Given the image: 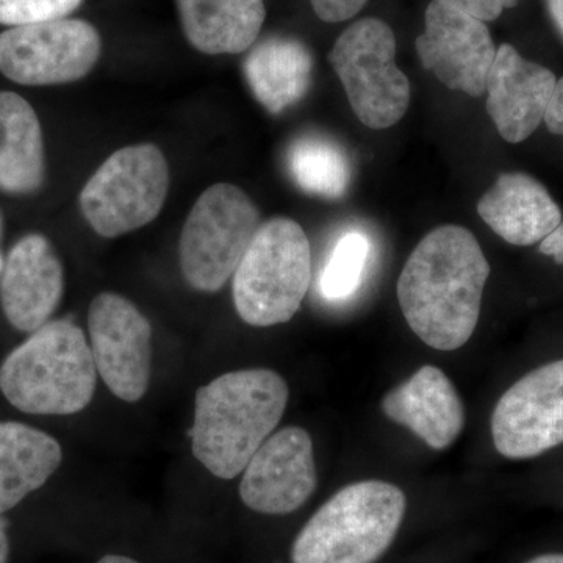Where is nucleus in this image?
Instances as JSON below:
<instances>
[{
    "mask_svg": "<svg viewBox=\"0 0 563 563\" xmlns=\"http://www.w3.org/2000/svg\"><path fill=\"white\" fill-rule=\"evenodd\" d=\"M488 277L490 265L473 232L454 224L433 229L399 276L407 324L433 350H459L476 331Z\"/></svg>",
    "mask_w": 563,
    "mask_h": 563,
    "instance_id": "1",
    "label": "nucleus"
},
{
    "mask_svg": "<svg viewBox=\"0 0 563 563\" xmlns=\"http://www.w3.org/2000/svg\"><path fill=\"white\" fill-rule=\"evenodd\" d=\"M288 396L284 377L266 368L225 373L198 388L192 454L220 479L239 476L279 424Z\"/></svg>",
    "mask_w": 563,
    "mask_h": 563,
    "instance_id": "2",
    "label": "nucleus"
},
{
    "mask_svg": "<svg viewBox=\"0 0 563 563\" xmlns=\"http://www.w3.org/2000/svg\"><path fill=\"white\" fill-rule=\"evenodd\" d=\"M98 369L79 325L49 321L10 352L0 366V391L18 410L73 415L90 406Z\"/></svg>",
    "mask_w": 563,
    "mask_h": 563,
    "instance_id": "3",
    "label": "nucleus"
},
{
    "mask_svg": "<svg viewBox=\"0 0 563 563\" xmlns=\"http://www.w3.org/2000/svg\"><path fill=\"white\" fill-rule=\"evenodd\" d=\"M407 499L401 488L362 481L322 504L296 537L292 563H374L398 536Z\"/></svg>",
    "mask_w": 563,
    "mask_h": 563,
    "instance_id": "4",
    "label": "nucleus"
},
{
    "mask_svg": "<svg viewBox=\"0 0 563 563\" xmlns=\"http://www.w3.org/2000/svg\"><path fill=\"white\" fill-rule=\"evenodd\" d=\"M312 282V250L301 224L277 217L263 222L233 274L236 313L255 328L288 322Z\"/></svg>",
    "mask_w": 563,
    "mask_h": 563,
    "instance_id": "5",
    "label": "nucleus"
},
{
    "mask_svg": "<svg viewBox=\"0 0 563 563\" xmlns=\"http://www.w3.org/2000/svg\"><path fill=\"white\" fill-rule=\"evenodd\" d=\"M329 63L363 125L383 131L402 120L412 87L396 66V35L387 22L379 18L352 22L329 52Z\"/></svg>",
    "mask_w": 563,
    "mask_h": 563,
    "instance_id": "6",
    "label": "nucleus"
},
{
    "mask_svg": "<svg viewBox=\"0 0 563 563\" xmlns=\"http://www.w3.org/2000/svg\"><path fill=\"white\" fill-rule=\"evenodd\" d=\"M261 211L240 187L217 184L192 207L180 236V266L195 290L220 291L261 228Z\"/></svg>",
    "mask_w": 563,
    "mask_h": 563,
    "instance_id": "7",
    "label": "nucleus"
},
{
    "mask_svg": "<svg viewBox=\"0 0 563 563\" xmlns=\"http://www.w3.org/2000/svg\"><path fill=\"white\" fill-rule=\"evenodd\" d=\"M169 190V166L154 144L122 147L111 154L80 192L92 231L106 239L150 224L161 214Z\"/></svg>",
    "mask_w": 563,
    "mask_h": 563,
    "instance_id": "8",
    "label": "nucleus"
},
{
    "mask_svg": "<svg viewBox=\"0 0 563 563\" xmlns=\"http://www.w3.org/2000/svg\"><path fill=\"white\" fill-rule=\"evenodd\" d=\"M102 40L84 20L20 25L0 33V73L27 87L70 84L101 58Z\"/></svg>",
    "mask_w": 563,
    "mask_h": 563,
    "instance_id": "9",
    "label": "nucleus"
},
{
    "mask_svg": "<svg viewBox=\"0 0 563 563\" xmlns=\"http://www.w3.org/2000/svg\"><path fill=\"white\" fill-rule=\"evenodd\" d=\"M496 451L521 461L563 444V358L517 380L496 404L492 417Z\"/></svg>",
    "mask_w": 563,
    "mask_h": 563,
    "instance_id": "10",
    "label": "nucleus"
},
{
    "mask_svg": "<svg viewBox=\"0 0 563 563\" xmlns=\"http://www.w3.org/2000/svg\"><path fill=\"white\" fill-rule=\"evenodd\" d=\"M88 332L96 369L109 390L125 402L146 395L152 369V325L124 296L92 299Z\"/></svg>",
    "mask_w": 563,
    "mask_h": 563,
    "instance_id": "11",
    "label": "nucleus"
},
{
    "mask_svg": "<svg viewBox=\"0 0 563 563\" xmlns=\"http://www.w3.org/2000/svg\"><path fill=\"white\" fill-rule=\"evenodd\" d=\"M415 47L421 65L444 87L483 98L498 51L485 22L443 0H431Z\"/></svg>",
    "mask_w": 563,
    "mask_h": 563,
    "instance_id": "12",
    "label": "nucleus"
},
{
    "mask_svg": "<svg viewBox=\"0 0 563 563\" xmlns=\"http://www.w3.org/2000/svg\"><path fill=\"white\" fill-rule=\"evenodd\" d=\"M317 488L312 437L298 426L272 433L243 472L240 496L265 515L295 512Z\"/></svg>",
    "mask_w": 563,
    "mask_h": 563,
    "instance_id": "13",
    "label": "nucleus"
},
{
    "mask_svg": "<svg viewBox=\"0 0 563 563\" xmlns=\"http://www.w3.org/2000/svg\"><path fill=\"white\" fill-rule=\"evenodd\" d=\"M63 291V265L46 236L32 233L11 247L0 273V303L14 329L35 332L47 324Z\"/></svg>",
    "mask_w": 563,
    "mask_h": 563,
    "instance_id": "14",
    "label": "nucleus"
},
{
    "mask_svg": "<svg viewBox=\"0 0 563 563\" xmlns=\"http://www.w3.org/2000/svg\"><path fill=\"white\" fill-rule=\"evenodd\" d=\"M558 77L553 70L521 57L501 44L487 79L488 117L504 141L523 143L540 128L553 98Z\"/></svg>",
    "mask_w": 563,
    "mask_h": 563,
    "instance_id": "15",
    "label": "nucleus"
},
{
    "mask_svg": "<svg viewBox=\"0 0 563 563\" xmlns=\"http://www.w3.org/2000/svg\"><path fill=\"white\" fill-rule=\"evenodd\" d=\"M383 410L437 451L450 448L465 426L461 396L450 377L432 365L421 366L409 380L387 393Z\"/></svg>",
    "mask_w": 563,
    "mask_h": 563,
    "instance_id": "16",
    "label": "nucleus"
},
{
    "mask_svg": "<svg viewBox=\"0 0 563 563\" xmlns=\"http://www.w3.org/2000/svg\"><path fill=\"white\" fill-rule=\"evenodd\" d=\"M477 213L512 246L542 243L561 224V207L542 181L526 173H504L477 202Z\"/></svg>",
    "mask_w": 563,
    "mask_h": 563,
    "instance_id": "17",
    "label": "nucleus"
},
{
    "mask_svg": "<svg viewBox=\"0 0 563 563\" xmlns=\"http://www.w3.org/2000/svg\"><path fill=\"white\" fill-rule=\"evenodd\" d=\"M185 38L207 55L242 54L257 43L265 0H176Z\"/></svg>",
    "mask_w": 563,
    "mask_h": 563,
    "instance_id": "18",
    "label": "nucleus"
},
{
    "mask_svg": "<svg viewBox=\"0 0 563 563\" xmlns=\"http://www.w3.org/2000/svg\"><path fill=\"white\" fill-rule=\"evenodd\" d=\"M243 68L252 95L269 113L277 114L309 91L313 57L302 41L269 36L251 47Z\"/></svg>",
    "mask_w": 563,
    "mask_h": 563,
    "instance_id": "19",
    "label": "nucleus"
},
{
    "mask_svg": "<svg viewBox=\"0 0 563 563\" xmlns=\"http://www.w3.org/2000/svg\"><path fill=\"white\" fill-rule=\"evenodd\" d=\"M62 461L60 443L49 433L22 422H0V515L43 487Z\"/></svg>",
    "mask_w": 563,
    "mask_h": 563,
    "instance_id": "20",
    "label": "nucleus"
},
{
    "mask_svg": "<svg viewBox=\"0 0 563 563\" xmlns=\"http://www.w3.org/2000/svg\"><path fill=\"white\" fill-rule=\"evenodd\" d=\"M46 177L43 131L22 96L0 91V190L31 195Z\"/></svg>",
    "mask_w": 563,
    "mask_h": 563,
    "instance_id": "21",
    "label": "nucleus"
},
{
    "mask_svg": "<svg viewBox=\"0 0 563 563\" xmlns=\"http://www.w3.org/2000/svg\"><path fill=\"white\" fill-rule=\"evenodd\" d=\"M288 172L309 195L340 199L350 188L351 166L335 141L320 135L301 136L287 154Z\"/></svg>",
    "mask_w": 563,
    "mask_h": 563,
    "instance_id": "22",
    "label": "nucleus"
},
{
    "mask_svg": "<svg viewBox=\"0 0 563 563\" xmlns=\"http://www.w3.org/2000/svg\"><path fill=\"white\" fill-rule=\"evenodd\" d=\"M369 257V242L358 232H350L335 244L322 272L320 288L329 301H343L361 287Z\"/></svg>",
    "mask_w": 563,
    "mask_h": 563,
    "instance_id": "23",
    "label": "nucleus"
},
{
    "mask_svg": "<svg viewBox=\"0 0 563 563\" xmlns=\"http://www.w3.org/2000/svg\"><path fill=\"white\" fill-rule=\"evenodd\" d=\"M84 0H0V24L10 27L65 20Z\"/></svg>",
    "mask_w": 563,
    "mask_h": 563,
    "instance_id": "24",
    "label": "nucleus"
},
{
    "mask_svg": "<svg viewBox=\"0 0 563 563\" xmlns=\"http://www.w3.org/2000/svg\"><path fill=\"white\" fill-rule=\"evenodd\" d=\"M455 9L465 11L470 16L485 22H493L507 9H514L521 0H443Z\"/></svg>",
    "mask_w": 563,
    "mask_h": 563,
    "instance_id": "25",
    "label": "nucleus"
},
{
    "mask_svg": "<svg viewBox=\"0 0 563 563\" xmlns=\"http://www.w3.org/2000/svg\"><path fill=\"white\" fill-rule=\"evenodd\" d=\"M368 0H310L314 14L329 24L350 21L361 13Z\"/></svg>",
    "mask_w": 563,
    "mask_h": 563,
    "instance_id": "26",
    "label": "nucleus"
},
{
    "mask_svg": "<svg viewBox=\"0 0 563 563\" xmlns=\"http://www.w3.org/2000/svg\"><path fill=\"white\" fill-rule=\"evenodd\" d=\"M543 122L548 132L563 139V77L555 84L554 95L547 113H544Z\"/></svg>",
    "mask_w": 563,
    "mask_h": 563,
    "instance_id": "27",
    "label": "nucleus"
},
{
    "mask_svg": "<svg viewBox=\"0 0 563 563\" xmlns=\"http://www.w3.org/2000/svg\"><path fill=\"white\" fill-rule=\"evenodd\" d=\"M540 254L553 258L558 265H563V220L554 232H551L542 243H539Z\"/></svg>",
    "mask_w": 563,
    "mask_h": 563,
    "instance_id": "28",
    "label": "nucleus"
},
{
    "mask_svg": "<svg viewBox=\"0 0 563 563\" xmlns=\"http://www.w3.org/2000/svg\"><path fill=\"white\" fill-rule=\"evenodd\" d=\"M10 559V537L9 521L3 515H0V563H9Z\"/></svg>",
    "mask_w": 563,
    "mask_h": 563,
    "instance_id": "29",
    "label": "nucleus"
},
{
    "mask_svg": "<svg viewBox=\"0 0 563 563\" xmlns=\"http://www.w3.org/2000/svg\"><path fill=\"white\" fill-rule=\"evenodd\" d=\"M544 2H547L548 13H550L555 29L563 38V0H544Z\"/></svg>",
    "mask_w": 563,
    "mask_h": 563,
    "instance_id": "30",
    "label": "nucleus"
},
{
    "mask_svg": "<svg viewBox=\"0 0 563 563\" xmlns=\"http://www.w3.org/2000/svg\"><path fill=\"white\" fill-rule=\"evenodd\" d=\"M526 563H563V554H542Z\"/></svg>",
    "mask_w": 563,
    "mask_h": 563,
    "instance_id": "31",
    "label": "nucleus"
},
{
    "mask_svg": "<svg viewBox=\"0 0 563 563\" xmlns=\"http://www.w3.org/2000/svg\"><path fill=\"white\" fill-rule=\"evenodd\" d=\"M96 563H140L136 561H133L131 558H125V555H118V554H109L106 555V558H102L101 561Z\"/></svg>",
    "mask_w": 563,
    "mask_h": 563,
    "instance_id": "32",
    "label": "nucleus"
},
{
    "mask_svg": "<svg viewBox=\"0 0 563 563\" xmlns=\"http://www.w3.org/2000/svg\"><path fill=\"white\" fill-rule=\"evenodd\" d=\"M0 239H2V214H0ZM3 257H2V251H0V273H2L3 269Z\"/></svg>",
    "mask_w": 563,
    "mask_h": 563,
    "instance_id": "33",
    "label": "nucleus"
}]
</instances>
